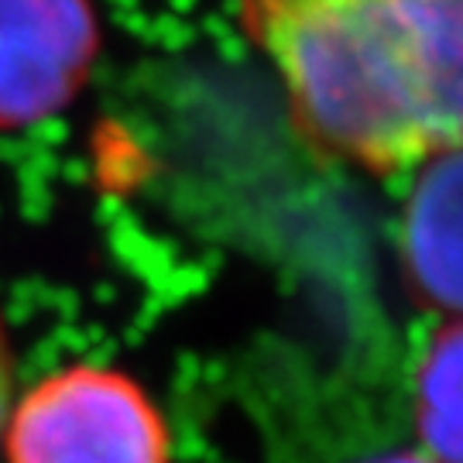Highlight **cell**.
I'll return each mask as SVG.
<instances>
[{
	"label": "cell",
	"instance_id": "1",
	"mask_svg": "<svg viewBox=\"0 0 463 463\" xmlns=\"http://www.w3.org/2000/svg\"><path fill=\"white\" fill-rule=\"evenodd\" d=\"M298 131L374 175L460 148L463 0H233Z\"/></svg>",
	"mask_w": 463,
	"mask_h": 463
},
{
	"label": "cell",
	"instance_id": "2",
	"mask_svg": "<svg viewBox=\"0 0 463 463\" xmlns=\"http://www.w3.org/2000/svg\"><path fill=\"white\" fill-rule=\"evenodd\" d=\"M4 449L7 463H168V430L137 381L72 364L14 402Z\"/></svg>",
	"mask_w": 463,
	"mask_h": 463
},
{
	"label": "cell",
	"instance_id": "3",
	"mask_svg": "<svg viewBox=\"0 0 463 463\" xmlns=\"http://www.w3.org/2000/svg\"><path fill=\"white\" fill-rule=\"evenodd\" d=\"M99 49L90 0H0V131L66 110Z\"/></svg>",
	"mask_w": 463,
	"mask_h": 463
},
{
	"label": "cell",
	"instance_id": "4",
	"mask_svg": "<svg viewBox=\"0 0 463 463\" xmlns=\"http://www.w3.org/2000/svg\"><path fill=\"white\" fill-rule=\"evenodd\" d=\"M460 148L419 165L402 220V258L412 292L443 319L460 316Z\"/></svg>",
	"mask_w": 463,
	"mask_h": 463
},
{
	"label": "cell",
	"instance_id": "5",
	"mask_svg": "<svg viewBox=\"0 0 463 463\" xmlns=\"http://www.w3.org/2000/svg\"><path fill=\"white\" fill-rule=\"evenodd\" d=\"M463 333L460 319H443L415 364V432L436 463L463 460Z\"/></svg>",
	"mask_w": 463,
	"mask_h": 463
},
{
	"label": "cell",
	"instance_id": "6",
	"mask_svg": "<svg viewBox=\"0 0 463 463\" xmlns=\"http://www.w3.org/2000/svg\"><path fill=\"white\" fill-rule=\"evenodd\" d=\"M11 409H14V347H11L7 326L0 319V439L7 430Z\"/></svg>",
	"mask_w": 463,
	"mask_h": 463
},
{
	"label": "cell",
	"instance_id": "7",
	"mask_svg": "<svg viewBox=\"0 0 463 463\" xmlns=\"http://www.w3.org/2000/svg\"><path fill=\"white\" fill-rule=\"evenodd\" d=\"M367 463H436V460H430L422 449H412V453H392V457H378V460H367Z\"/></svg>",
	"mask_w": 463,
	"mask_h": 463
}]
</instances>
